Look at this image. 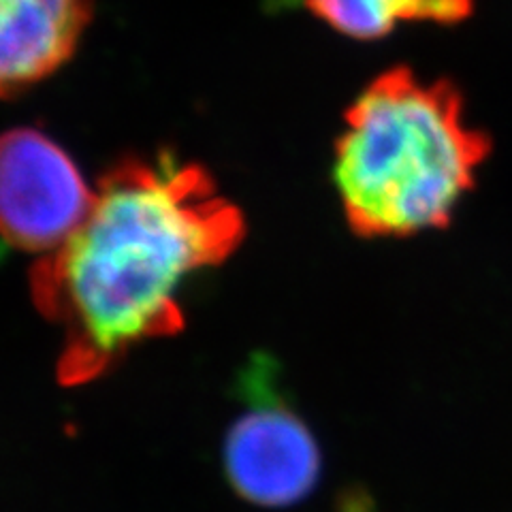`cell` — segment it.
Listing matches in <instances>:
<instances>
[{
  "instance_id": "5",
  "label": "cell",
  "mask_w": 512,
  "mask_h": 512,
  "mask_svg": "<svg viewBox=\"0 0 512 512\" xmlns=\"http://www.w3.org/2000/svg\"><path fill=\"white\" fill-rule=\"evenodd\" d=\"M88 22V0H0V96L69 60Z\"/></svg>"
},
{
  "instance_id": "1",
  "label": "cell",
  "mask_w": 512,
  "mask_h": 512,
  "mask_svg": "<svg viewBox=\"0 0 512 512\" xmlns=\"http://www.w3.org/2000/svg\"><path fill=\"white\" fill-rule=\"evenodd\" d=\"M244 231L197 165L163 154L111 169L82 227L30 271L37 310L62 329L58 380L86 384L137 344L178 333L184 284L227 261Z\"/></svg>"
},
{
  "instance_id": "2",
  "label": "cell",
  "mask_w": 512,
  "mask_h": 512,
  "mask_svg": "<svg viewBox=\"0 0 512 512\" xmlns=\"http://www.w3.org/2000/svg\"><path fill=\"white\" fill-rule=\"evenodd\" d=\"M489 139L463 118L461 96L408 69L380 75L346 116L333 165L350 229L408 237L451 222L474 188Z\"/></svg>"
},
{
  "instance_id": "6",
  "label": "cell",
  "mask_w": 512,
  "mask_h": 512,
  "mask_svg": "<svg viewBox=\"0 0 512 512\" xmlns=\"http://www.w3.org/2000/svg\"><path fill=\"white\" fill-rule=\"evenodd\" d=\"M318 18L342 35L380 39L410 20L459 22L472 9V0H303Z\"/></svg>"
},
{
  "instance_id": "3",
  "label": "cell",
  "mask_w": 512,
  "mask_h": 512,
  "mask_svg": "<svg viewBox=\"0 0 512 512\" xmlns=\"http://www.w3.org/2000/svg\"><path fill=\"white\" fill-rule=\"evenodd\" d=\"M94 203L56 141L15 128L0 137V237L26 252H54L82 227Z\"/></svg>"
},
{
  "instance_id": "4",
  "label": "cell",
  "mask_w": 512,
  "mask_h": 512,
  "mask_svg": "<svg viewBox=\"0 0 512 512\" xmlns=\"http://www.w3.org/2000/svg\"><path fill=\"white\" fill-rule=\"evenodd\" d=\"M252 408L229 429L224 440V470L244 500L265 508L297 504L320 476V453L308 425L276 395H263L254 372Z\"/></svg>"
}]
</instances>
